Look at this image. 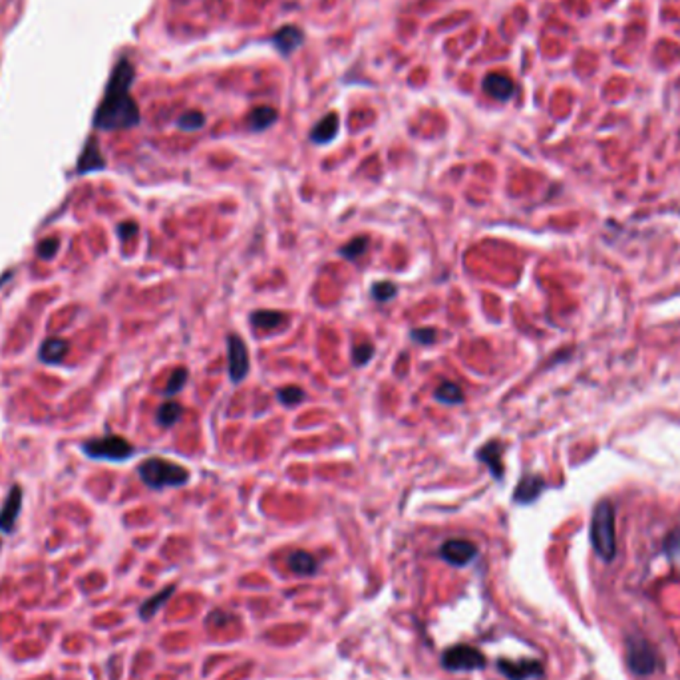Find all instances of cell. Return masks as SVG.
<instances>
[{"label":"cell","instance_id":"1","mask_svg":"<svg viewBox=\"0 0 680 680\" xmlns=\"http://www.w3.org/2000/svg\"><path fill=\"white\" fill-rule=\"evenodd\" d=\"M134 82V66L128 60H119L112 72L106 96L99 104L94 126L98 129H128L139 124V109L136 99L129 96Z\"/></svg>","mask_w":680,"mask_h":680},{"label":"cell","instance_id":"2","mask_svg":"<svg viewBox=\"0 0 680 680\" xmlns=\"http://www.w3.org/2000/svg\"><path fill=\"white\" fill-rule=\"evenodd\" d=\"M591 545L603 561H612L617 555V533H615V507L603 500L597 503L591 519Z\"/></svg>","mask_w":680,"mask_h":680},{"label":"cell","instance_id":"3","mask_svg":"<svg viewBox=\"0 0 680 680\" xmlns=\"http://www.w3.org/2000/svg\"><path fill=\"white\" fill-rule=\"evenodd\" d=\"M138 475L141 482L151 490H166V487H181L189 482L191 473L188 468L176 462H169L163 458H149L138 465Z\"/></svg>","mask_w":680,"mask_h":680},{"label":"cell","instance_id":"4","mask_svg":"<svg viewBox=\"0 0 680 680\" xmlns=\"http://www.w3.org/2000/svg\"><path fill=\"white\" fill-rule=\"evenodd\" d=\"M82 452L86 453L92 460H104V462H126L129 460L136 450L129 444L126 438L122 436H104L96 438L82 444Z\"/></svg>","mask_w":680,"mask_h":680},{"label":"cell","instance_id":"5","mask_svg":"<svg viewBox=\"0 0 680 680\" xmlns=\"http://www.w3.org/2000/svg\"><path fill=\"white\" fill-rule=\"evenodd\" d=\"M627 664L639 676H647V674L657 671L659 659H657V652L651 647V642L644 641L641 637H631L627 641Z\"/></svg>","mask_w":680,"mask_h":680},{"label":"cell","instance_id":"6","mask_svg":"<svg viewBox=\"0 0 680 680\" xmlns=\"http://www.w3.org/2000/svg\"><path fill=\"white\" fill-rule=\"evenodd\" d=\"M251 360L245 340L239 335L227 336V374L233 384H241L249 374Z\"/></svg>","mask_w":680,"mask_h":680},{"label":"cell","instance_id":"7","mask_svg":"<svg viewBox=\"0 0 680 680\" xmlns=\"http://www.w3.org/2000/svg\"><path fill=\"white\" fill-rule=\"evenodd\" d=\"M442 666L448 671H480L485 666V657L470 644H453L442 654Z\"/></svg>","mask_w":680,"mask_h":680},{"label":"cell","instance_id":"8","mask_svg":"<svg viewBox=\"0 0 680 680\" xmlns=\"http://www.w3.org/2000/svg\"><path fill=\"white\" fill-rule=\"evenodd\" d=\"M440 557L452 567H465L477 557V545L468 539H448L440 547Z\"/></svg>","mask_w":680,"mask_h":680},{"label":"cell","instance_id":"9","mask_svg":"<svg viewBox=\"0 0 680 680\" xmlns=\"http://www.w3.org/2000/svg\"><path fill=\"white\" fill-rule=\"evenodd\" d=\"M497 671L502 672L507 680H531L541 679L543 664L539 661L523 659V661H497Z\"/></svg>","mask_w":680,"mask_h":680},{"label":"cell","instance_id":"10","mask_svg":"<svg viewBox=\"0 0 680 680\" xmlns=\"http://www.w3.org/2000/svg\"><path fill=\"white\" fill-rule=\"evenodd\" d=\"M545 480H543L539 473H527V475H523L519 483H517V487H515V492H513V502L519 503V505H529L533 503L545 490Z\"/></svg>","mask_w":680,"mask_h":680},{"label":"cell","instance_id":"11","mask_svg":"<svg viewBox=\"0 0 680 680\" xmlns=\"http://www.w3.org/2000/svg\"><path fill=\"white\" fill-rule=\"evenodd\" d=\"M20 509H22V490H20V485H12L2 507H0V531L10 533L14 529Z\"/></svg>","mask_w":680,"mask_h":680},{"label":"cell","instance_id":"12","mask_svg":"<svg viewBox=\"0 0 680 680\" xmlns=\"http://www.w3.org/2000/svg\"><path fill=\"white\" fill-rule=\"evenodd\" d=\"M475 458L490 470L495 480H503V444L500 440H492V442L483 444L475 452Z\"/></svg>","mask_w":680,"mask_h":680},{"label":"cell","instance_id":"13","mask_svg":"<svg viewBox=\"0 0 680 680\" xmlns=\"http://www.w3.org/2000/svg\"><path fill=\"white\" fill-rule=\"evenodd\" d=\"M483 90L487 96H492L493 99H500V102H507L512 98L513 92H515V84L507 74H500V72H492L483 78Z\"/></svg>","mask_w":680,"mask_h":680},{"label":"cell","instance_id":"14","mask_svg":"<svg viewBox=\"0 0 680 680\" xmlns=\"http://www.w3.org/2000/svg\"><path fill=\"white\" fill-rule=\"evenodd\" d=\"M106 168V161L104 156L98 148V141L94 138L88 139L86 148L82 151L78 161V173H92V171H99V169Z\"/></svg>","mask_w":680,"mask_h":680},{"label":"cell","instance_id":"15","mask_svg":"<svg viewBox=\"0 0 680 680\" xmlns=\"http://www.w3.org/2000/svg\"><path fill=\"white\" fill-rule=\"evenodd\" d=\"M70 345L64 338H46L38 350V358L46 365H58L68 355Z\"/></svg>","mask_w":680,"mask_h":680},{"label":"cell","instance_id":"16","mask_svg":"<svg viewBox=\"0 0 680 680\" xmlns=\"http://www.w3.org/2000/svg\"><path fill=\"white\" fill-rule=\"evenodd\" d=\"M303 32L298 26H283V28L276 32L273 36V44L281 54H291L293 50H296L303 44Z\"/></svg>","mask_w":680,"mask_h":680},{"label":"cell","instance_id":"17","mask_svg":"<svg viewBox=\"0 0 680 680\" xmlns=\"http://www.w3.org/2000/svg\"><path fill=\"white\" fill-rule=\"evenodd\" d=\"M338 116L336 114H328L325 118L320 119L318 124H316L313 131H311V139L318 144V146H323V144H328V141H333V139L338 136Z\"/></svg>","mask_w":680,"mask_h":680},{"label":"cell","instance_id":"18","mask_svg":"<svg viewBox=\"0 0 680 680\" xmlns=\"http://www.w3.org/2000/svg\"><path fill=\"white\" fill-rule=\"evenodd\" d=\"M288 569L295 573V575H301V577H306V575H315L318 571V561H316L315 557L311 555L308 551H293L288 555Z\"/></svg>","mask_w":680,"mask_h":680},{"label":"cell","instance_id":"19","mask_svg":"<svg viewBox=\"0 0 680 680\" xmlns=\"http://www.w3.org/2000/svg\"><path fill=\"white\" fill-rule=\"evenodd\" d=\"M279 118V114H276L275 108H271V106H259L255 108L251 114H249V118H247V126L251 131H265L269 129Z\"/></svg>","mask_w":680,"mask_h":680},{"label":"cell","instance_id":"20","mask_svg":"<svg viewBox=\"0 0 680 680\" xmlns=\"http://www.w3.org/2000/svg\"><path fill=\"white\" fill-rule=\"evenodd\" d=\"M286 323L285 313H279V311H255L251 315V325L255 328H263V330H275L279 326H283Z\"/></svg>","mask_w":680,"mask_h":680},{"label":"cell","instance_id":"21","mask_svg":"<svg viewBox=\"0 0 680 680\" xmlns=\"http://www.w3.org/2000/svg\"><path fill=\"white\" fill-rule=\"evenodd\" d=\"M434 398L446 406H458L463 402V392L455 382H442L436 388Z\"/></svg>","mask_w":680,"mask_h":680},{"label":"cell","instance_id":"22","mask_svg":"<svg viewBox=\"0 0 680 680\" xmlns=\"http://www.w3.org/2000/svg\"><path fill=\"white\" fill-rule=\"evenodd\" d=\"M181 416H183L181 404H179V402H173V400H168V402H163V404L159 406L158 424L161 426V428H171V426L178 424Z\"/></svg>","mask_w":680,"mask_h":680},{"label":"cell","instance_id":"23","mask_svg":"<svg viewBox=\"0 0 680 680\" xmlns=\"http://www.w3.org/2000/svg\"><path fill=\"white\" fill-rule=\"evenodd\" d=\"M173 593H176V587H168V589H163V591L158 593V595H153L151 599H148V601L141 605V609H139V617H141V619H151V617H153V615L163 607V603L168 601Z\"/></svg>","mask_w":680,"mask_h":680},{"label":"cell","instance_id":"24","mask_svg":"<svg viewBox=\"0 0 680 680\" xmlns=\"http://www.w3.org/2000/svg\"><path fill=\"white\" fill-rule=\"evenodd\" d=\"M366 251H368V237L360 235L350 239L346 245L340 247L338 255L345 257L346 261H356V259H360V257L365 255Z\"/></svg>","mask_w":680,"mask_h":680},{"label":"cell","instance_id":"25","mask_svg":"<svg viewBox=\"0 0 680 680\" xmlns=\"http://www.w3.org/2000/svg\"><path fill=\"white\" fill-rule=\"evenodd\" d=\"M306 398V392L298 386H285V388H279L276 390V400L286 408H293L298 406Z\"/></svg>","mask_w":680,"mask_h":680},{"label":"cell","instance_id":"26","mask_svg":"<svg viewBox=\"0 0 680 680\" xmlns=\"http://www.w3.org/2000/svg\"><path fill=\"white\" fill-rule=\"evenodd\" d=\"M398 293V286L392 281H378L370 286V295L378 303H386V301H392Z\"/></svg>","mask_w":680,"mask_h":680},{"label":"cell","instance_id":"27","mask_svg":"<svg viewBox=\"0 0 680 680\" xmlns=\"http://www.w3.org/2000/svg\"><path fill=\"white\" fill-rule=\"evenodd\" d=\"M178 126L183 131H198L205 126V116L201 114V112H185L181 118L178 119Z\"/></svg>","mask_w":680,"mask_h":680},{"label":"cell","instance_id":"28","mask_svg":"<svg viewBox=\"0 0 680 680\" xmlns=\"http://www.w3.org/2000/svg\"><path fill=\"white\" fill-rule=\"evenodd\" d=\"M188 368H176V370L171 372V376H169L168 384H166V394L173 396L181 392V388L188 384Z\"/></svg>","mask_w":680,"mask_h":680},{"label":"cell","instance_id":"29","mask_svg":"<svg viewBox=\"0 0 680 680\" xmlns=\"http://www.w3.org/2000/svg\"><path fill=\"white\" fill-rule=\"evenodd\" d=\"M374 356V346L370 342H360L352 348V365L355 366H366Z\"/></svg>","mask_w":680,"mask_h":680},{"label":"cell","instance_id":"30","mask_svg":"<svg viewBox=\"0 0 680 680\" xmlns=\"http://www.w3.org/2000/svg\"><path fill=\"white\" fill-rule=\"evenodd\" d=\"M664 553L669 555V559L672 563H676L680 567V529L679 531H672L666 541H664Z\"/></svg>","mask_w":680,"mask_h":680},{"label":"cell","instance_id":"31","mask_svg":"<svg viewBox=\"0 0 680 680\" xmlns=\"http://www.w3.org/2000/svg\"><path fill=\"white\" fill-rule=\"evenodd\" d=\"M436 336H438V333H436L434 328H428V326H426V328H414V330H410V338H412L414 342H418V345H434Z\"/></svg>","mask_w":680,"mask_h":680},{"label":"cell","instance_id":"32","mask_svg":"<svg viewBox=\"0 0 680 680\" xmlns=\"http://www.w3.org/2000/svg\"><path fill=\"white\" fill-rule=\"evenodd\" d=\"M56 253H58V239H56V237L44 239L38 245V257L40 259H44V261H50Z\"/></svg>","mask_w":680,"mask_h":680},{"label":"cell","instance_id":"33","mask_svg":"<svg viewBox=\"0 0 680 680\" xmlns=\"http://www.w3.org/2000/svg\"><path fill=\"white\" fill-rule=\"evenodd\" d=\"M118 235L122 241H129L138 235V223L134 221H126V223H119L118 225Z\"/></svg>","mask_w":680,"mask_h":680},{"label":"cell","instance_id":"34","mask_svg":"<svg viewBox=\"0 0 680 680\" xmlns=\"http://www.w3.org/2000/svg\"><path fill=\"white\" fill-rule=\"evenodd\" d=\"M229 619H231V617H229L227 612L215 611V612H211V615H209L207 622H209V625H215V627H219V625H225Z\"/></svg>","mask_w":680,"mask_h":680}]
</instances>
